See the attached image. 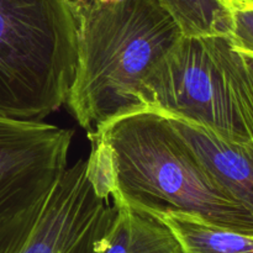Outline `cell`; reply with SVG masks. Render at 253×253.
Here are the masks:
<instances>
[{
    "label": "cell",
    "instance_id": "1",
    "mask_svg": "<svg viewBox=\"0 0 253 253\" xmlns=\"http://www.w3.org/2000/svg\"><path fill=\"white\" fill-rule=\"evenodd\" d=\"M88 136L89 173L113 203L192 215L253 236V215L211 177L162 113L124 114Z\"/></svg>",
    "mask_w": 253,
    "mask_h": 253
},
{
    "label": "cell",
    "instance_id": "2",
    "mask_svg": "<svg viewBox=\"0 0 253 253\" xmlns=\"http://www.w3.org/2000/svg\"><path fill=\"white\" fill-rule=\"evenodd\" d=\"M183 37L160 0H103L77 21V67L67 101L89 132L146 109L142 84Z\"/></svg>",
    "mask_w": 253,
    "mask_h": 253
},
{
    "label": "cell",
    "instance_id": "3",
    "mask_svg": "<svg viewBox=\"0 0 253 253\" xmlns=\"http://www.w3.org/2000/svg\"><path fill=\"white\" fill-rule=\"evenodd\" d=\"M141 100L226 140L253 143V73L226 34L183 36L148 72Z\"/></svg>",
    "mask_w": 253,
    "mask_h": 253
},
{
    "label": "cell",
    "instance_id": "4",
    "mask_svg": "<svg viewBox=\"0 0 253 253\" xmlns=\"http://www.w3.org/2000/svg\"><path fill=\"white\" fill-rule=\"evenodd\" d=\"M76 67L66 0H0V116L42 121L66 104Z\"/></svg>",
    "mask_w": 253,
    "mask_h": 253
},
{
    "label": "cell",
    "instance_id": "5",
    "mask_svg": "<svg viewBox=\"0 0 253 253\" xmlns=\"http://www.w3.org/2000/svg\"><path fill=\"white\" fill-rule=\"evenodd\" d=\"M115 211L79 160L46 198L0 220V253H96Z\"/></svg>",
    "mask_w": 253,
    "mask_h": 253
},
{
    "label": "cell",
    "instance_id": "6",
    "mask_svg": "<svg viewBox=\"0 0 253 253\" xmlns=\"http://www.w3.org/2000/svg\"><path fill=\"white\" fill-rule=\"evenodd\" d=\"M73 131L0 116V220L43 199L67 168Z\"/></svg>",
    "mask_w": 253,
    "mask_h": 253
},
{
    "label": "cell",
    "instance_id": "7",
    "mask_svg": "<svg viewBox=\"0 0 253 253\" xmlns=\"http://www.w3.org/2000/svg\"><path fill=\"white\" fill-rule=\"evenodd\" d=\"M166 118L211 177L253 215V143L235 142L205 126Z\"/></svg>",
    "mask_w": 253,
    "mask_h": 253
},
{
    "label": "cell",
    "instance_id": "8",
    "mask_svg": "<svg viewBox=\"0 0 253 253\" xmlns=\"http://www.w3.org/2000/svg\"><path fill=\"white\" fill-rule=\"evenodd\" d=\"M110 226L96 253H185L172 227L158 214L115 204Z\"/></svg>",
    "mask_w": 253,
    "mask_h": 253
},
{
    "label": "cell",
    "instance_id": "9",
    "mask_svg": "<svg viewBox=\"0 0 253 253\" xmlns=\"http://www.w3.org/2000/svg\"><path fill=\"white\" fill-rule=\"evenodd\" d=\"M179 239L185 253H253V236L215 226L179 212L158 214Z\"/></svg>",
    "mask_w": 253,
    "mask_h": 253
},
{
    "label": "cell",
    "instance_id": "10",
    "mask_svg": "<svg viewBox=\"0 0 253 253\" xmlns=\"http://www.w3.org/2000/svg\"><path fill=\"white\" fill-rule=\"evenodd\" d=\"M183 36L229 34V11L222 0H160Z\"/></svg>",
    "mask_w": 253,
    "mask_h": 253
},
{
    "label": "cell",
    "instance_id": "11",
    "mask_svg": "<svg viewBox=\"0 0 253 253\" xmlns=\"http://www.w3.org/2000/svg\"><path fill=\"white\" fill-rule=\"evenodd\" d=\"M229 11V37L236 51L253 58V0H222Z\"/></svg>",
    "mask_w": 253,
    "mask_h": 253
},
{
    "label": "cell",
    "instance_id": "12",
    "mask_svg": "<svg viewBox=\"0 0 253 253\" xmlns=\"http://www.w3.org/2000/svg\"><path fill=\"white\" fill-rule=\"evenodd\" d=\"M66 2L71 9L76 21H78L98 2V0H66Z\"/></svg>",
    "mask_w": 253,
    "mask_h": 253
},
{
    "label": "cell",
    "instance_id": "13",
    "mask_svg": "<svg viewBox=\"0 0 253 253\" xmlns=\"http://www.w3.org/2000/svg\"><path fill=\"white\" fill-rule=\"evenodd\" d=\"M246 58H247V62H249L250 68H251V71H252V73H253V58H249V57H246Z\"/></svg>",
    "mask_w": 253,
    "mask_h": 253
}]
</instances>
